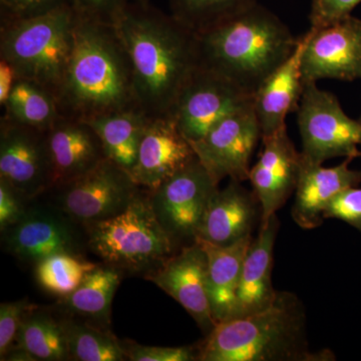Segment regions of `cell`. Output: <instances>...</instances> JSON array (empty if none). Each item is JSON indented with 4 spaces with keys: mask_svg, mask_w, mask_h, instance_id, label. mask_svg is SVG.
<instances>
[{
    "mask_svg": "<svg viewBox=\"0 0 361 361\" xmlns=\"http://www.w3.org/2000/svg\"><path fill=\"white\" fill-rule=\"evenodd\" d=\"M68 355L78 361L125 360L123 344L108 330L73 320L63 322Z\"/></svg>",
    "mask_w": 361,
    "mask_h": 361,
    "instance_id": "83f0119b",
    "label": "cell"
},
{
    "mask_svg": "<svg viewBox=\"0 0 361 361\" xmlns=\"http://www.w3.org/2000/svg\"><path fill=\"white\" fill-rule=\"evenodd\" d=\"M51 188L89 172L106 158L96 130L85 121L61 116L45 132Z\"/></svg>",
    "mask_w": 361,
    "mask_h": 361,
    "instance_id": "e0dca14e",
    "label": "cell"
},
{
    "mask_svg": "<svg viewBox=\"0 0 361 361\" xmlns=\"http://www.w3.org/2000/svg\"><path fill=\"white\" fill-rule=\"evenodd\" d=\"M56 99L61 116L85 122L139 108L129 56L113 25L78 16L75 44Z\"/></svg>",
    "mask_w": 361,
    "mask_h": 361,
    "instance_id": "7a4b0ae2",
    "label": "cell"
},
{
    "mask_svg": "<svg viewBox=\"0 0 361 361\" xmlns=\"http://www.w3.org/2000/svg\"><path fill=\"white\" fill-rule=\"evenodd\" d=\"M149 118L141 109L135 108L97 116L87 122L99 135L106 158L130 173Z\"/></svg>",
    "mask_w": 361,
    "mask_h": 361,
    "instance_id": "cb8c5ba5",
    "label": "cell"
},
{
    "mask_svg": "<svg viewBox=\"0 0 361 361\" xmlns=\"http://www.w3.org/2000/svg\"><path fill=\"white\" fill-rule=\"evenodd\" d=\"M252 101L253 97L237 85L199 65L180 94L171 118L192 144Z\"/></svg>",
    "mask_w": 361,
    "mask_h": 361,
    "instance_id": "8fae6325",
    "label": "cell"
},
{
    "mask_svg": "<svg viewBox=\"0 0 361 361\" xmlns=\"http://www.w3.org/2000/svg\"><path fill=\"white\" fill-rule=\"evenodd\" d=\"M260 139V126L251 103L228 116L191 145L198 160L218 184L225 178L242 183L249 179L252 155Z\"/></svg>",
    "mask_w": 361,
    "mask_h": 361,
    "instance_id": "30bf717a",
    "label": "cell"
},
{
    "mask_svg": "<svg viewBox=\"0 0 361 361\" xmlns=\"http://www.w3.org/2000/svg\"><path fill=\"white\" fill-rule=\"evenodd\" d=\"M0 179L26 199L51 188L45 132L1 118Z\"/></svg>",
    "mask_w": 361,
    "mask_h": 361,
    "instance_id": "4fadbf2b",
    "label": "cell"
},
{
    "mask_svg": "<svg viewBox=\"0 0 361 361\" xmlns=\"http://www.w3.org/2000/svg\"><path fill=\"white\" fill-rule=\"evenodd\" d=\"M4 232L9 251L35 264L54 254H75L78 246L68 223L44 209L25 211L21 219Z\"/></svg>",
    "mask_w": 361,
    "mask_h": 361,
    "instance_id": "44dd1931",
    "label": "cell"
},
{
    "mask_svg": "<svg viewBox=\"0 0 361 361\" xmlns=\"http://www.w3.org/2000/svg\"><path fill=\"white\" fill-rule=\"evenodd\" d=\"M129 1L149 2V0H129Z\"/></svg>",
    "mask_w": 361,
    "mask_h": 361,
    "instance_id": "f35d334b",
    "label": "cell"
},
{
    "mask_svg": "<svg viewBox=\"0 0 361 361\" xmlns=\"http://www.w3.org/2000/svg\"><path fill=\"white\" fill-rule=\"evenodd\" d=\"M218 190L219 184L197 158L149 191V197L157 218L172 238L195 242L207 207Z\"/></svg>",
    "mask_w": 361,
    "mask_h": 361,
    "instance_id": "9c48e42d",
    "label": "cell"
},
{
    "mask_svg": "<svg viewBox=\"0 0 361 361\" xmlns=\"http://www.w3.org/2000/svg\"><path fill=\"white\" fill-rule=\"evenodd\" d=\"M195 159L197 156L191 142L182 134L174 118H151L130 175L135 184L154 191Z\"/></svg>",
    "mask_w": 361,
    "mask_h": 361,
    "instance_id": "2e32d148",
    "label": "cell"
},
{
    "mask_svg": "<svg viewBox=\"0 0 361 361\" xmlns=\"http://www.w3.org/2000/svg\"><path fill=\"white\" fill-rule=\"evenodd\" d=\"M323 217L343 221L361 232V188L350 187L341 192L330 202Z\"/></svg>",
    "mask_w": 361,
    "mask_h": 361,
    "instance_id": "1f68e13d",
    "label": "cell"
},
{
    "mask_svg": "<svg viewBox=\"0 0 361 361\" xmlns=\"http://www.w3.org/2000/svg\"><path fill=\"white\" fill-rule=\"evenodd\" d=\"M200 66L253 97L295 51L298 39L260 4L196 33Z\"/></svg>",
    "mask_w": 361,
    "mask_h": 361,
    "instance_id": "3957f363",
    "label": "cell"
},
{
    "mask_svg": "<svg viewBox=\"0 0 361 361\" xmlns=\"http://www.w3.org/2000/svg\"><path fill=\"white\" fill-rule=\"evenodd\" d=\"M13 349L25 351L35 360L70 358L63 322L37 308L26 316Z\"/></svg>",
    "mask_w": 361,
    "mask_h": 361,
    "instance_id": "4316f807",
    "label": "cell"
},
{
    "mask_svg": "<svg viewBox=\"0 0 361 361\" xmlns=\"http://www.w3.org/2000/svg\"><path fill=\"white\" fill-rule=\"evenodd\" d=\"M360 120H361V118H360Z\"/></svg>",
    "mask_w": 361,
    "mask_h": 361,
    "instance_id": "ab89813d",
    "label": "cell"
},
{
    "mask_svg": "<svg viewBox=\"0 0 361 361\" xmlns=\"http://www.w3.org/2000/svg\"><path fill=\"white\" fill-rule=\"evenodd\" d=\"M58 188L61 210L85 226L123 212L141 192L129 172L106 158Z\"/></svg>",
    "mask_w": 361,
    "mask_h": 361,
    "instance_id": "ba28073f",
    "label": "cell"
},
{
    "mask_svg": "<svg viewBox=\"0 0 361 361\" xmlns=\"http://www.w3.org/2000/svg\"><path fill=\"white\" fill-rule=\"evenodd\" d=\"M97 266L75 254H54L37 263L35 276L44 290L63 298L73 293Z\"/></svg>",
    "mask_w": 361,
    "mask_h": 361,
    "instance_id": "f546056e",
    "label": "cell"
},
{
    "mask_svg": "<svg viewBox=\"0 0 361 361\" xmlns=\"http://www.w3.org/2000/svg\"><path fill=\"white\" fill-rule=\"evenodd\" d=\"M252 240L253 237H246L229 246L195 240L206 252L208 259L207 286L216 324L234 317L242 265Z\"/></svg>",
    "mask_w": 361,
    "mask_h": 361,
    "instance_id": "603a6c76",
    "label": "cell"
},
{
    "mask_svg": "<svg viewBox=\"0 0 361 361\" xmlns=\"http://www.w3.org/2000/svg\"><path fill=\"white\" fill-rule=\"evenodd\" d=\"M301 75L305 82L323 78L353 80L361 78V20L348 16L304 35Z\"/></svg>",
    "mask_w": 361,
    "mask_h": 361,
    "instance_id": "7c38bea8",
    "label": "cell"
},
{
    "mask_svg": "<svg viewBox=\"0 0 361 361\" xmlns=\"http://www.w3.org/2000/svg\"><path fill=\"white\" fill-rule=\"evenodd\" d=\"M35 308L37 306L26 299L0 305V356L2 360L13 350L21 325L28 313Z\"/></svg>",
    "mask_w": 361,
    "mask_h": 361,
    "instance_id": "4dcf8cb0",
    "label": "cell"
},
{
    "mask_svg": "<svg viewBox=\"0 0 361 361\" xmlns=\"http://www.w3.org/2000/svg\"><path fill=\"white\" fill-rule=\"evenodd\" d=\"M20 194H18L6 180L0 179V228L6 231L16 224L25 215V210L21 205Z\"/></svg>",
    "mask_w": 361,
    "mask_h": 361,
    "instance_id": "8d00e7d4",
    "label": "cell"
},
{
    "mask_svg": "<svg viewBox=\"0 0 361 361\" xmlns=\"http://www.w3.org/2000/svg\"><path fill=\"white\" fill-rule=\"evenodd\" d=\"M113 25L129 56L137 106L149 118H171L200 65L196 33L149 2H128Z\"/></svg>",
    "mask_w": 361,
    "mask_h": 361,
    "instance_id": "6da1fadb",
    "label": "cell"
},
{
    "mask_svg": "<svg viewBox=\"0 0 361 361\" xmlns=\"http://www.w3.org/2000/svg\"><path fill=\"white\" fill-rule=\"evenodd\" d=\"M13 66L6 59H0V104L4 108L18 80Z\"/></svg>",
    "mask_w": 361,
    "mask_h": 361,
    "instance_id": "74e56055",
    "label": "cell"
},
{
    "mask_svg": "<svg viewBox=\"0 0 361 361\" xmlns=\"http://www.w3.org/2000/svg\"><path fill=\"white\" fill-rule=\"evenodd\" d=\"M129 0H70L78 16L85 20L113 25Z\"/></svg>",
    "mask_w": 361,
    "mask_h": 361,
    "instance_id": "e575fe53",
    "label": "cell"
},
{
    "mask_svg": "<svg viewBox=\"0 0 361 361\" xmlns=\"http://www.w3.org/2000/svg\"><path fill=\"white\" fill-rule=\"evenodd\" d=\"M90 248L116 269L153 271L175 254V240L141 192L118 215L85 225ZM149 271V272H151Z\"/></svg>",
    "mask_w": 361,
    "mask_h": 361,
    "instance_id": "8992f818",
    "label": "cell"
},
{
    "mask_svg": "<svg viewBox=\"0 0 361 361\" xmlns=\"http://www.w3.org/2000/svg\"><path fill=\"white\" fill-rule=\"evenodd\" d=\"M263 151L250 169L252 191L261 209V224H266L295 191L302 156L287 133V127L263 137Z\"/></svg>",
    "mask_w": 361,
    "mask_h": 361,
    "instance_id": "9a60e30c",
    "label": "cell"
},
{
    "mask_svg": "<svg viewBox=\"0 0 361 361\" xmlns=\"http://www.w3.org/2000/svg\"><path fill=\"white\" fill-rule=\"evenodd\" d=\"M304 42L303 35L290 58L268 75L254 94L252 104L262 139L286 128L287 116L298 110L304 89L300 66Z\"/></svg>",
    "mask_w": 361,
    "mask_h": 361,
    "instance_id": "ffe728a7",
    "label": "cell"
},
{
    "mask_svg": "<svg viewBox=\"0 0 361 361\" xmlns=\"http://www.w3.org/2000/svg\"><path fill=\"white\" fill-rule=\"evenodd\" d=\"M201 361H332L331 351H311L305 314L294 294L278 291L269 307L218 323L197 348Z\"/></svg>",
    "mask_w": 361,
    "mask_h": 361,
    "instance_id": "277c9868",
    "label": "cell"
},
{
    "mask_svg": "<svg viewBox=\"0 0 361 361\" xmlns=\"http://www.w3.org/2000/svg\"><path fill=\"white\" fill-rule=\"evenodd\" d=\"M207 273L206 252L195 241L151 271L147 279L174 298L197 324L209 334L216 323L209 300Z\"/></svg>",
    "mask_w": 361,
    "mask_h": 361,
    "instance_id": "5bb4252c",
    "label": "cell"
},
{
    "mask_svg": "<svg viewBox=\"0 0 361 361\" xmlns=\"http://www.w3.org/2000/svg\"><path fill=\"white\" fill-rule=\"evenodd\" d=\"M78 20L71 4L30 18L2 20L0 59L13 66L18 78L37 82L56 97L70 63Z\"/></svg>",
    "mask_w": 361,
    "mask_h": 361,
    "instance_id": "5b68a950",
    "label": "cell"
},
{
    "mask_svg": "<svg viewBox=\"0 0 361 361\" xmlns=\"http://www.w3.org/2000/svg\"><path fill=\"white\" fill-rule=\"evenodd\" d=\"M353 160L346 158L336 167L325 168L302 159L292 208V218L299 227L305 230L319 227L330 202L343 190L360 184L361 171L349 168Z\"/></svg>",
    "mask_w": 361,
    "mask_h": 361,
    "instance_id": "d6986e66",
    "label": "cell"
},
{
    "mask_svg": "<svg viewBox=\"0 0 361 361\" xmlns=\"http://www.w3.org/2000/svg\"><path fill=\"white\" fill-rule=\"evenodd\" d=\"M2 20L30 18L47 13L65 4H71L70 0H0Z\"/></svg>",
    "mask_w": 361,
    "mask_h": 361,
    "instance_id": "d590c367",
    "label": "cell"
},
{
    "mask_svg": "<svg viewBox=\"0 0 361 361\" xmlns=\"http://www.w3.org/2000/svg\"><path fill=\"white\" fill-rule=\"evenodd\" d=\"M257 4V0H170V8L176 20L200 33Z\"/></svg>",
    "mask_w": 361,
    "mask_h": 361,
    "instance_id": "f1b7e54d",
    "label": "cell"
},
{
    "mask_svg": "<svg viewBox=\"0 0 361 361\" xmlns=\"http://www.w3.org/2000/svg\"><path fill=\"white\" fill-rule=\"evenodd\" d=\"M2 118L47 132L61 118L56 97L37 82L18 78Z\"/></svg>",
    "mask_w": 361,
    "mask_h": 361,
    "instance_id": "d4e9b609",
    "label": "cell"
},
{
    "mask_svg": "<svg viewBox=\"0 0 361 361\" xmlns=\"http://www.w3.org/2000/svg\"><path fill=\"white\" fill-rule=\"evenodd\" d=\"M360 2L361 0H311V27H323L350 16Z\"/></svg>",
    "mask_w": 361,
    "mask_h": 361,
    "instance_id": "836d02e7",
    "label": "cell"
},
{
    "mask_svg": "<svg viewBox=\"0 0 361 361\" xmlns=\"http://www.w3.org/2000/svg\"><path fill=\"white\" fill-rule=\"evenodd\" d=\"M123 346L126 356L133 361H192L198 360L197 348L189 346L163 348L129 343Z\"/></svg>",
    "mask_w": 361,
    "mask_h": 361,
    "instance_id": "d6a6232c",
    "label": "cell"
},
{
    "mask_svg": "<svg viewBox=\"0 0 361 361\" xmlns=\"http://www.w3.org/2000/svg\"><path fill=\"white\" fill-rule=\"evenodd\" d=\"M261 209L253 191L241 182L232 180L218 190L207 207L196 239L219 246H229L252 236L251 232Z\"/></svg>",
    "mask_w": 361,
    "mask_h": 361,
    "instance_id": "ac0fdd59",
    "label": "cell"
},
{
    "mask_svg": "<svg viewBox=\"0 0 361 361\" xmlns=\"http://www.w3.org/2000/svg\"><path fill=\"white\" fill-rule=\"evenodd\" d=\"M120 283L121 274L116 268L97 266L73 293L63 297V305L71 312L94 322H108L114 295Z\"/></svg>",
    "mask_w": 361,
    "mask_h": 361,
    "instance_id": "484cf974",
    "label": "cell"
},
{
    "mask_svg": "<svg viewBox=\"0 0 361 361\" xmlns=\"http://www.w3.org/2000/svg\"><path fill=\"white\" fill-rule=\"evenodd\" d=\"M304 161L322 165L330 159L361 157V120L346 115L331 92L305 82L297 110Z\"/></svg>",
    "mask_w": 361,
    "mask_h": 361,
    "instance_id": "52a82bcc",
    "label": "cell"
},
{
    "mask_svg": "<svg viewBox=\"0 0 361 361\" xmlns=\"http://www.w3.org/2000/svg\"><path fill=\"white\" fill-rule=\"evenodd\" d=\"M279 221L273 215L261 224L257 237L252 240L244 258L234 317L264 310L276 299L278 291L272 284L273 252Z\"/></svg>",
    "mask_w": 361,
    "mask_h": 361,
    "instance_id": "7402d4cb",
    "label": "cell"
}]
</instances>
